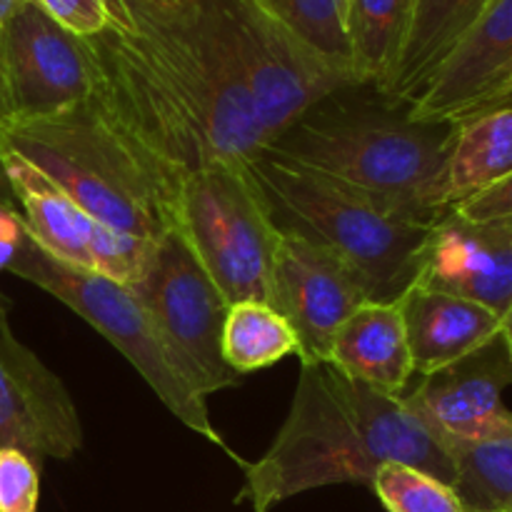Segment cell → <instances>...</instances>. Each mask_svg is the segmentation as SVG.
Here are the masks:
<instances>
[{
	"label": "cell",
	"instance_id": "cell-1",
	"mask_svg": "<svg viewBox=\"0 0 512 512\" xmlns=\"http://www.w3.org/2000/svg\"><path fill=\"white\" fill-rule=\"evenodd\" d=\"M85 45L95 100L180 173L245 165L268 148L203 0H108V25Z\"/></svg>",
	"mask_w": 512,
	"mask_h": 512
},
{
	"label": "cell",
	"instance_id": "cell-2",
	"mask_svg": "<svg viewBox=\"0 0 512 512\" xmlns=\"http://www.w3.org/2000/svg\"><path fill=\"white\" fill-rule=\"evenodd\" d=\"M403 463L455 488L443 440L403 398L380 393L325 363H303L285 423L258 463H245L235 500L268 512L328 485H370L380 465Z\"/></svg>",
	"mask_w": 512,
	"mask_h": 512
},
{
	"label": "cell",
	"instance_id": "cell-3",
	"mask_svg": "<svg viewBox=\"0 0 512 512\" xmlns=\"http://www.w3.org/2000/svg\"><path fill=\"white\" fill-rule=\"evenodd\" d=\"M458 123L418 120L373 85H350L305 110L265 148L358 190L395 218L435 225L453 210L448 168Z\"/></svg>",
	"mask_w": 512,
	"mask_h": 512
},
{
	"label": "cell",
	"instance_id": "cell-4",
	"mask_svg": "<svg viewBox=\"0 0 512 512\" xmlns=\"http://www.w3.org/2000/svg\"><path fill=\"white\" fill-rule=\"evenodd\" d=\"M0 143L118 233L160 243L175 230L185 173L138 143L95 95L45 118L0 123Z\"/></svg>",
	"mask_w": 512,
	"mask_h": 512
},
{
	"label": "cell",
	"instance_id": "cell-5",
	"mask_svg": "<svg viewBox=\"0 0 512 512\" xmlns=\"http://www.w3.org/2000/svg\"><path fill=\"white\" fill-rule=\"evenodd\" d=\"M248 165L280 233L313 240L345 260L370 300H398L408 293L433 225L395 218L358 190L265 150Z\"/></svg>",
	"mask_w": 512,
	"mask_h": 512
},
{
	"label": "cell",
	"instance_id": "cell-6",
	"mask_svg": "<svg viewBox=\"0 0 512 512\" xmlns=\"http://www.w3.org/2000/svg\"><path fill=\"white\" fill-rule=\"evenodd\" d=\"M5 273H13L40 290L68 305L75 315L93 325L110 345L123 353V358L140 373L165 408L183 425L203 435L218 448L228 450L208 413V403L193 393L183 375L175 368L153 318L130 285L115 283L93 270L75 268L45 253L25 228L23 238L15 245L13 255L5 263Z\"/></svg>",
	"mask_w": 512,
	"mask_h": 512
},
{
	"label": "cell",
	"instance_id": "cell-7",
	"mask_svg": "<svg viewBox=\"0 0 512 512\" xmlns=\"http://www.w3.org/2000/svg\"><path fill=\"white\" fill-rule=\"evenodd\" d=\"M175 230L228 305L268 300L280 230L248 163H220L185 175Z\"/></svg>",
	"mask_w": 512,
	"mask_h": 512
},
{
	"label": "cell",
	"instance_id": "cell-8",
	"mask_svg": "<svg viewBox=\"0 0 512 512\" xmlns=\"http://www.w3.org/2000/svg\"><path fill=\"white\" fill-rule=\"evenodd\" d=\"M238 63L268 145L335 90L360 85L285 28L260 0H203Z\"/></svg>",
	"mask_w": 512,
	"mask_h": 512
},
{
	"label": "cell",
	"instance_id": "cell-9",
	"mask_svg": "<svg viewBox=\"0 0 512 512\" xmlns=\"http://www.w3.org/2000/svg\"><path fill=\"white\" fill-rule=\"evenodd\" d=\"M153 318L175 368L200 398L235 388L243 375L228 368L220 350L228 300L195 260L178 230L155 245L143 280L130 285Z\"/></svg>",
	"mask_w": 512,
	"mask_h": 512
},
{
	"label": "cell",
	"instance_id": "cell-10",
	"mask_svg": "<svg viewBox=\"0 0 512 512\" xmlns=\"http://www.w3.org/2000/svg\"><path fill=\"white\" fill-rule=\"evenodd\" d=\"M5 173L30 238L63 263L123 285L143 280L155 245L98 223L35 165L5 148Z\"/></svg>",
	"mask_w": 512,
	"mask_h": 512
},
{
	"label": "cell",
	"instance_id": "cell-11",
	"mask_svg": "<svg viewBox=\"0 0 512 512\" xmlns=\"http://www.w3.org/2000/svg\"><path fill=\"white\" fill-rule=\"evenodd\" d=\"M365 300L368 288L345 260L313 240L280 233L265 303L293 328L300 363L330 360L340 325Z\"/></svg>",
	"mask_w": 512,
	"mask_h": 512
},
{
	"label": "cell",
	"instance_id": "cell-12",
	"mask_svg": "<svg viewBox=\"0 0 512 512\" xmlns=\"http://www.w3.org/2000/svg\"><path fill=\"white\" fill-rule=\"evenodd\" d=\"M0 65L13 118H45L93 95V60L85 38L55 23L33 0L0 30Z\"/></svg>",
	"mask_w": 512,
	"mask_h": 512
},
{
	"label": "cell",
	"instance_id": "cell-13",
	"mask_svg": "<svg viewBox=\"0 0 512 512\" xmlns=\"http://www.w3.org/2000/svg\"><path fill=\"white\" fill-rule=\"evenodd\" d=\"M0 448H18L43 465L83 448L78 408L63 380L10 330L0 303Z\"/></svg>",
	"mask_w": 512,
	"mask_h": 512
},
{
	"label": "cell",
	"instance_id": "cell-14",
	"mask_svg": "<svg viewBox=\"0 0 512 512\" xmlns=\"http://www.w3.org/2000/svg\"><path fill=\"white\" fill-rule=\"evenodd\" d=\"M512 383V360L503 335L458 363L423 375L405 403L438 438L490 440L512 435V413L503 390Z\"/></svg>",
	"mask_w": 512,
	"mask_h": 512
},
{
	"label": "cell",
	"instance_id": "cell-15",
	"mask_svg": "<svg viewBox=\"0 0 512 512\" xmlns=\"http://www.w3.org/2000/svg\"><path fill=\"white\" fill-rule=\"evenodd\" d=\"M413 285L473 300L503 318L512 305V220H468L450 210L430 228Z\"/></svg>",
	"mask_w": 512,
	"mask_h": 512
},
{
	"label": "cell",
	"instance_id": "cell-16",
	"mask_svg": "<svg viewBox=\"0 0 512 512\" xmlns=\"http://www.w3.org/2000/svg\"><path fill=\"white\" fill-rule=\"evenodd\" d=\"M508 98H512V0H493L410 103V113L418 120L460 123Z\"/></svg>",
	"mask_w": 512,
	"mask_h": 512
},
{
	"label": "cell",
	"instance_id": "cell-17",
	"mask_svg": "<svg viewBox=\"0 0 512 512\" xmlns=\"http://www.w3.org/2000/svg\"><path fill=\"white\" fill-rule=\"evenodd\" d=\"M413 370L423 375L458 363L500 335V315L458 295L410 285L403 295Z\"/></svg>",
	"mask_w": 512,
	"mask_h": 512
},
{
	"label": "cell",
	"instance_id": "cell-18",
	"mask_svg": "<svg viewBox=\"0 0 512 512\" xmlns=\"http://www.w3.org/2000/svg\"><path fill=\"white\" fill-rule=\"evenodd\" d=\"M330 363L380 393L403 398L415 375L403 300H365L358 305L335 335Z\"/></svg>",
	"mask_w": 512,
	"mask_h": 512
},
{
	"label": "cell",
	"instance_id": "cell-19",
	"mask_svg": "<svg viewBox=\"0 0 512 512\" xmlns=\"http://www.w3.org/2000/svg\"><path fill=\"white\" fill-rule=\"evenodd\" d=\"M493 0H415L413 23L383 95L413 103Z\"/></svg>",
	"mask_w": 512,
	"mask_h": 512
},
{
	"label": "cell",
	"instance_id": "cell-20",
	"mask_svg": "<svg viewBox=\"0 0 512 512\" xmlns=\"http://www.w3.org/2000/svg\"><path fill=\"white\" fill-rule=\"evenodd\" d=\"M512 173V98L460 120L450 153V205L493 188Z\"/></svg>",
	"mask_w": 512,
	"mask_h": 512
},
{
	"label": "cell",
	"instance_id": "cell-21",
	"mask_svg": "<svg viewBox=\"0 0 512 512\" xmlns=\"http://www.w3.org/2000/svg\"><path fill=\"white\" fill-rule=\"evenodd\" d=\"M413 13L415 0H350L348 38L360 85H373L380 93L388 88Z\"/></svg>",
	"mask_w": 512,
	"mask_h": 512
},
{
	"label": "cell",
	"instance_id": "cell-22",
	"mask_svg": "<svg viewBox=\"0 0 512 512\" xmlns=\"http://www.w3.org/2000/svg\"><path fill=\"white\" fill-rule=\"evenodd\" d=\"M223 360L238 375L270 368L298 355V338L288 320L265 300H240L228 308L220 340Z\"/></svg>",
	"mask_w": 512,
	"mask_h": 512
},
{
	"label": "cell",
	"instance_id": "cell-23",
	"mask_svg": "<svg viewBox=\"0 0 512 512\" xmlns=\"http://www.w3.org/2000/svg\"><path fill=\"white\" fill-rule=\"evenodd\" d=\"M455 463V493L468 512H512V435L445 440Z\"/></svg>",
	"mask_w": 512,
	"mask_h": 512
},
{
	"label": "cell",
	"instance_id": "cell-24",
	"mask_svg": "<svg viewBox=\"0 0 512 512\" xmlns=\"http://www.w3.org/2000/svg\"><path fill=\"white\" fill-rule=\"evenodd\" d=\"M260 3L315 53L355 75L348 38V0H260Z\"/></svg>",
	"mask_w": 512,
	"mask_h": 512
},
{
	"label": "cell",
	"instance_id": "cell-25",
	"mask_svg": "<svg viewBox=\"0 0 512 512\" xmlns=\"http://www.w3.org/2000/svg\"><path fill=\"white\" fill-rule=\"evenodd\" d=\"M370 488L388 512H468L455 488L403 463L380 465Z\"/></svg>",
	"mask_w": 512,
	"mask_h": 512
},
{
	"label": "cell",
	"instance_id": "cell-26",
	"mask_svg": "<svg viewBox=\"0 0 512 512\" xmlns=\"http://www.w3.org/2000/svg\"><path fill=\"white\" fill-rule=\"evenodd\" d=\"M40 468L18 448H0V512H38Z\"/></svg>",
	"mask_w": 512,
	"mask_h": 512
},
{
	"label": "cell",
	"instance_id": "cell-27",
	"mask_svg": "<svg viewBox=\"0 0 512 512\" xmlns=\"http://www.w3.org/2000/svg\"><path fill=\"white\" fill-rule=\"evenodd\" d=\"M33 3L78 38L98 35L108 25V0H33Z\"/></svg>",
	"mask_w": 512,
	"mask_h": 512
},
{
	"label": "cell",
	"instance_id": "cell-28",
	"mask_svg": "<svg viewBox=\"0 0 512 512\" xmlns=\"http://www.w3.org/2000/svg\"><path fill=\"white\" fill-rule=\"evenodd\" d=\"M453 210L468 220H512V173Z\"/></svg>",
	"mask_w": 512,
	"mask_h": 512
},
{
	"label": "cell",
	"instance_id": "cell-29",
	"mask_svg": "<svg viewBox=\"0 0 512 512\" xmlns=\"http://www.w3.org/2000/svg\"><path fill=\"white\" fill-rule=\"evenodd\" d=\"M0 205H5V208L10 210H18V200H15L13 195V188H10V180H8V173H5V148L3 143H0Z\"/></svg>",
	"mask_w": 512,
	"mask_h": 512
},
{
	"label": "cell",
	"instance_id": "cell-30",
	"mask_svg": "<svg viewBox=\"0 0 512 512\" xmlns=\"http://www.w3.org/2000/svg\"><path fill=\"white\" fill-rule=\"evenodd\" d=\"M13 118V105H10L8 85H5V73L3 65H0V123H8Z\"/></svg>",
	"mask_w": 512,
	"mask_h": 512
},
{
	"label": "cell",
	"instance_id": "cell-31",
	"mask_svg": "<svg viewBox=\"0 0 512 512\" xmlns=\"http://www.w3.org/2000/svg\"><path fill=\"white\" fill-rule=\"evenodd\" d=\"M25 3H28V0H0V30L5 28V23H8Z\"/></svg>",
	"mask_w": 512,
	"mask_h": 512
},
{
	"label": "cell",
	"instance_id": "cell-32",
	"mask_svg": "<svg viewBox=\"0 0 512 512\" xmlns=\"http://www.w3.org/2000/svg\"><path fill=\"white\" fill-rule=\"evenodd\" d=\"M500 335H503L505 348H508L510 360H512V305L508 310H505L503 318H500Z\"/></svg>",
	"mask_w": 512,
	"mask_h": 512
},
{
	"label": "cell",
	"instance_id": "cell-33",
	"mask_svg": "<svg viewBox=\"0 0 512 512\" xmlns=\"http://www.w3.org/2000/svg\"><path fill=\"white\" fill-rule=\"evenodd\" d=\"M0 303H5V300H3V295H0Z\"/></svg>",
	"mask_w": 512,
	"mask_h": 512
},
{
	"label": "cell",
	"instance_id": "cell-34",
	"mask_svg": "<svg viewBox=\"0 0 512 512\" xmlns=\"http://www.w3.org/2000/svg\"><path fill=\"white\" fill-rule=\"evenodd\" d=\"M348 3H350V0H348Z\"/></svg>",
	"mask_w": 512,
	"mask_h": 512
}]
</instances>
